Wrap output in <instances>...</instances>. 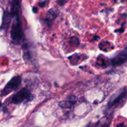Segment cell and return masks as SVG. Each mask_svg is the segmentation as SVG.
<instances>
[{
    "label": "cell",
    "mask_w": 127,
    "mask_h": 127,
    "mask_svg": "<svg viewBox=\"0 0 127 127\" xmlns=\"http://www.w3.org/2000/svg\"><path fill=\"white\" fill-rule=\"evenodd\" d=\"M21 81H22V78L21 76H16L13 77L5 86L1 95L2 96L6 95L13 91L17 89L21 85Z\"/></svg>",
    "instance_id": "obj_3"
},
{
    "label": "cell",
    "mask_w": 127,
    "mask_h": 127,
    "mask_svg": "<svg viewBox=\"0 0 127 127\" xmlns=\"http://www.w3.org/2000/svg\"><path fill=\"white\" fill-rule=\"evenodd\" d=\"M76 102V97L74 95H71L66 99L60 102L59 105L64 109H69L74 105Z\"/></svg>",
    "instance_id": "obj_7"
},
{
    "label": "cell",
    "mask_w": 127,
    "mask_h": 127,
    "mask_svg": "<svg viewBox=\"0 0 127 127\" xmlns=\"http://www.w3.org/2000/svg\"><path fill=\"white\" fill-rule=\"evenodd\" d=\"M32 98L31 91L26 88H22L12 96L11 101L15 104H19L24 102L31 101Z\"/></svg>",
    "instance_id": "obj_2"
},
{
    "label": "cell",
    "mask_w": 127,
    "mask_h": 127,
    "mask_svg": "<svg viewBox=\"0 0 127 127\" xmlns=\"http://www.w3.org/2000/svg\"><path fill=\"white\" fill-rule=\"evenodd\" d=\"M127 93V91L125 88H122V89H120L117 93L114 94L110 99L109 102L107 103L108 107L111 108L119 104L120 100L126 95Z\"/></svg>",
    "instance_id": "obj_4"
},
{
    "label": "cell",
    "mask_w": 127,
    "mask_h": 127,
    "mask_svg": "<svg viewBox=\"0 0 127 127\" xmlns=\"http://www.w3.org/2000/svg\"><path fill=\"white\" fill-rule=\"evenodd\" d=\"M3 15V21H2L1 28L7 29V27L9 26L10 22H11V19L12 17H11L9 12H8L7 11H5Z\"/></svg>",
    "instance_id": "obj_9"
},
{
    "label": "cell",
    "mask_w": 127,
    "mask_h": 127,
    "mask_svg": "<svg viewBox=\"0 0 127 127\" xmlns=\"http://www.w3.org/2000/svg\"><path fill=\"white\" fill-rule=\"evenodd\" d=\"M21 1H12L11 4V12H9L12 17H20V12H21Z\"/></svg>",
    "instance_id": "obj_8"
},
{
    "label": "cell",
    "mask_w": 127,
    "mask_h": 127,
    "mask_svg": "<svg viewBox=\"0 0 127 127\" xmlns=\"http://www.w3.org/2000/svg\"><path fill=\"white\" fill-rule=\"evenodd\" d=\"M127 60V48L124 49L119 52L116 56L112 59V63L114 66L122 65Z\"/></svg>",
    "instance_id": "obj_5"
},
{
    "label": "cell",
    "mask_w": 127,
    "mask_h": 127,
    "mask_svg": "<svg viewBox=\"0 0 127 127\" xmlns=\"http://www.w3.org/2000/svg\"><path fill=\"white\" fill-rule=\"evenodd\" d=\"M58 14H59V11L57 8H55V7L51 8L47 12V17L45 20L47 25L50 26L53 23V21L58 17Z\"/></svg>",
    "instance_id": "obj_6"
},
{
    "label": "cell",
    "mask_w": 127,
    "mask_h": 127,
    "mask_svg": "<svg viewBox=\"0 0 127 127\" xmlns=\"http://www.w3.org/2000/svg\"><path fill=\"white\" fill-rule=\"evenodd\" d=\"M11 37L12 40L16 43H21L23 39L24 32L20 17H14V20L11 27Z\"/></svg>",
    "instance_id": "obj_1"
},
{
    "label": "cell",
    "mask_w": 127,
    "mask_h": 127,
    "mask_svg": "<svg viewBox=\"0 0 127 127\" xmlns=\"http://www.w3.org/2000/svg\"></svg>",
    "instance_id": "obj_10"
}]
</instances>
